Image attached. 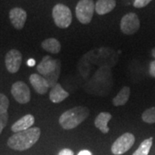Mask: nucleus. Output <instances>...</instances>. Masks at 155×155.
<instances>
[{
	"mask_svg": "<svg viewBox=\"0 0 155 155\" xmlns=\"http://www.w3.org/2000/svg\"><path fill=\"white\" fill-rule=\"evenodd\" d=\"M41 136V129L37 127H30L22 132L15 133L11 136L7 144L16 151H25L32 147Z\"/></svg>",
	"mask_w": 155,
	"mask_h": 155,
	"instance_id": "1",
	"label": "nucleus"
},
{
	"mask_svg": "<svg viewBox=\"0 0 155 155\" xmlns=\"http://www.w3.org/2000/svg\"><path fill=\"white\" fill-rule=\"evenodd\" d=\"M90 115L88 108L84 106H77L65 111L59 118L60 125L66 130L77 127Z\"/></svg>",
	"mask_w": 155,
	"mask_h": 155,
	"instance_id": "2",
	"label": "nucleus"
},
{
	"mask_svg": "<svg viewBox=\"0 0 155 155\" xmlns=\"http://www.w3.org/2000/svg\"><path fill=\"white\" fill-rule=\"evenodd\" d=\"M52 16L57 27L61 28H68L72 20L71 10L65 5L58 4L53 8Z\"/></svg>",
	"mask_w": 155,
	"mask_h": 155,
	"instance_id": "3",
	"label": "nucleus"
},
{
	"mask_svg": "<svg viewBox=\"0 0 155 155\" xmlns=\"http://www.w3.org/2000/svg\"><path fill=\"white\" fill-rule=\"evenodd\" d=\"M95 11L93 0H79L76 6V17L82 24H88L91 22Z\"/></svg>",
	"mask_w": 155,
	"mask_h": 155,
	"instance_id": "4",
	"label": "nucleus"
},
{
	"mask_svg": "<svg viewBox=\"0 0 155 155\" xmlns=\"http://www.w3.org/2000/svg\"><path fill=\"white\" fill-rule=\"evenodd\" d=\"M135 138L131 133H125L116 139L111 146V152L115 155H122L127 153L134 144Z\"/></svg>",
	"mask_w": 155,
	"mask_h": 155,
	"instance_id": "5",
	"label": "nucleus"
},
{
	"mask_svg": "<svg viewBox=\"0 0 155 155\" xmlns=\"http://www.w3.org/2000/svg\"><path fill=\"white\" fill-rule=\"evenodd\" d=\"M11 94L17 103L21 104H28L31 98L30 90L22 81H17L11 86Z\"/></svg>",
	"mask_w": 155,
	"mask_h": 155,
	"instance_id": "6",
	"label": "nucleus"
},
{
	"mask_svg": "<svg viewBox=\"0 0 155 155\" xmlns=\"http://www.w3.org/2000/svg\"><path fill=\"white\" fill-rule=\"evenodd\" d=\"M121 30L125 35H133L140 28V20L135 13H127L123 16L120 23Z\"/></svg>",
	"mask_w": 155,
	"mask_h": 155,
	"instance_id": "7",
	"label": "nucleus"
},
{
	"mask_svg": "<svg viewBox=\"0 0 155 155\" xmlns=\"http://www.w3.org/2000/svg\"><path fill=\"white\" fill-rule=\"evenodd\" d=\"M22 54L17 49L10 50L5 56V67L8 72L16 73L20 69L22 64Z\"/></svg>",
	"mask_w": 155,
	"mask_h": 155,
	"instance_id": "8",
	"label": "nucleus"
},
{
	"mask_svg": "<svg viewBox=\"0 0 155 155\" xmlns=\"http://www.w3.org/2000/svg\"><path fill=\"white\" fill-rule=\"evenodd\" d=\"M11 24L17 29H22L27 20V12L22 8H13L10 11Z\"/></svg>",
	"mask_w": 155,
	"mask_h": 155,
	"instance_id": "9",
	"label": "nucleus"
},
{
	"mask_svg": "<svg viewBox=\"0 0 155 155\" xmlns=\"http://www.w3.org/2000/svg\"><path fill=\"white\" fill-rule=\"evenodd\" d=\"M29 82L38 94H46L48 89L50 88L46 78L40 74H36V73L31 74L29 77Z\"/></svg>",
	"mask_w": 155,
	"mask_h": 155,
	"instance_id": "10",
	"label": "nucleus"
},
{
	"mask_svg": "<svg viewBox=\"0 0 155 155\" xmlns=\"http://www.w3.org/2000/svg\"><path fill=\"white\" fill-rule=\"evenodd\" d=\"M55 67L56 60H53L51 56L47 55L44 56L41 61L39 63V65L36 67V70L38 71L40 75L45 77L53 72Z\"/></svg>",
	"mask_w": 155,
	"mask_h": 155,
	"instance_id": "11",
	"label": "nucleus"
},
{
	"mask_svg": "<svg viewBox=\"0 0 155 155\" xmlns=\"http://www.w3.org/2000/svg\"><path fill=\"white\" fill-rule=\"evenodd\" d=\"M34 123H35V117L32 115L28 114V115L22 116L19 120H17V122L11 126V130L12 132H15V133L22 132L32 127Z\"/></svg>",
	"mask_w": 155,
	"mask_h": 155,
	"instance_id": "12",
	"label": "nucleus"
},
{
	"mask_svg": "<svg viewBox=\"0 0 155 155\" xmlns=\"http://www.w3.org/2000/svg\"><path fill=\"white\" fill-rule=\"evenodd\" d=\"M69 93L61 86V84H56L54 87L51 88L49 92V99L54 104H59L68 97Z\"/></svg>",
	"mask_w": 155,
	"mask_h": 155,
	"instance_id": "13",
	"label": "nucleus"
},
{
	"mask_svg": "<svg viewBox=\"0 0 155 155\" xmlns=\"http://www.w3.org/2000/svg\"><path fill=\"white\" fill-rule=\"evenodd\" d=\"M112 118L110 113L109 112H101L95 119V126L98 128L103 134L109 133L110 127H108V122Z\"/></svg>",
	"mask_w": 155,
	"mask_h": 155,
	"instance_id": "14",
	"label": "nucleus"
},
{
	"mask_svg": "<svg viewBox=\"0 0 155 155\" xmlns=\"http://www.w3.org/2000/svg\"><path fill=\"white\" fill-rule=\"evenodd\" d=\"M116 0H97L95 5V10L98 15H105L115 9Z\"/></svg>",
	"mask_w": 155,
	"mask_h": 155,
	"instance_id": "15",
	"label": "nucleus"
},
{
	"mask_svg": "<svg viewBox=\"0 0 155 155\" xmlns=\"http://www.w3.org/2000/svg\"><path fill=\"white\" fill-rule=\"evenodd\" d=\"M41 47L45 51L48 52L50 54H59L61 49V45L60 41L55 38H48L44 40L41 42Z\"/></svg>",
	"mask_w": 155,
	"mask_h": 155,
	"instance_id": "16",
	"label": "nucleus"
},
{
	"mask_svg": "<svg viewBox=\"0 0 155 155\" xmlns=\"http://www.w3.org/2000/svg\"><path fill=\"white\" fill-rule=\"evenodd\" d=\"M130 97V88L128 86H124L121 89L119 93L112 100L114 106H122L127 104Z\"/></svg>",
	"mask_w": 155,
	"mask_h": 155,
	"instance_id": "17",
	"label": "nucleus"
},
{
	"mask_svg": "<svg viewBox=\"0 0 155 155\" xmlns=\"http://www.w3.org/2000/svg\"><path fill=\"white\" fill-rule=\"evenodd\" d=\"M61 72V63L59 60H56V67L53 72L49 73L48 75L45 76L46 80L48 81V84L49 85L50 88L54 87L56 84H58V79L60 77V74Z\"/></svg>",
	"mask_w": 155,
	"mask_h": 155,
	"instance_id": "18",
	"label": "nucleus"
},
{
	"mask_svg": "<svg viewBox=\"0 0 155 155\" xmlns=\"http://www.w3.org/2000/svg\"><path fill=\"white\" fill-rule=\"evenodd\" d=\"M153 145V138L146 139L139 146L137 150L133 153V155H148L151 147Z\"/></svg>",
	"mask_w": 155,
	"mask_h": 155,
	"instance_id": "19",
	"label": "nucleus"
},
{
	"mask_svg": "<svg viewBox=\"0 0 155 155\" xmlns=\"http://www.w3.org/2000/svg\"><path fill=\"white\" fill-rule=\"evenodd\" d=\"M141 118L147 123H155V106L146 110L142 113Z\"/></svg>",
	"mask_w": 155,
	"mask_h": 155,
	"instance_id": "20",
	"label": "nucleus"
},
{
	"mask_svg": "<svg viewBox=\"0 0 155 155\" xmlns=\"http://www.w3.org/2000/svg\"><path fill=\"white\" fill-rule=\"evenodd\" d=\"M10 101L5 95L0 93V114L6 113L9 108Z\"/></svg>",
	"mask_w": 155,
	"mask_h": 155,
	"instance_id": "21",
	"label": "nucleus"
},
{
	"mask_svg": "<svg viewBox=\"0 0 155 155\" xmlns=\"http://www.w3.org/2000/svg\"><path fill=\"white\" fill-rule=\"evenodd\" d=\"M9 116H8V112L4 113V114H0V134L2 133L3 129L5 127L8 122Z\"/></svg>",
	"mask_w": 155,
	"mask_h": 155,
	"instance_id": "22",
	"label": "nucleus"
},
{
	"mask_svg": "<svg viewBox=\"0 0 155 155\" xmlns=\"http://www.w3.org/2000/svg\"><path fill=\"white\" fill-rule=\"evenodd\" d=\"M152 0H134V6L135 8H143L147 6Z\"/></svg>",
	"mask_w": 155,
	"mask_h": 155,
	"instance_id": "23",
	"label": "nucleus"
},
{
	"mask_svg": "<svg viewBox=\"0 0 155 155\" xmlns=\"http://www.w3.org/2000/svg\"><path fill=\"white\" fill-rule=\"evenodd\" d=\"M149 73L152 77L155 78V61H153L150 63Z\"/></svg>",
	"mask_w": 155,
	"mask_h": 155,
	"instance_id": "24",
	"label": "nucleus"
},
{
	"mask_svg": "<svg viewBox=\"0 0 155 155\" xmlns=\"http://www.w3.org/2000/svg\"><path fill=\"white\" fill-rule=\"evenodd\" d=\"M59 155H74L73 152L69 148H64L59 153Z\"/></svg>",
	"mask_w": 155,
	"mask_h": 155,
	"instance_id": "25",
	"label": "nucleus"
},
{
	"mask_svg": "<svg viewBox=\"0 0 155 155\" xmlns=\"http://www.w3.org/2000/svg\"><path fill=\"white\" fill-rule=\"evenodd\" d=\"M78 155H92L91 154V153L88 151V150H82V151H80Z\"/></svg>",
	"mask_w": 155,
	"mask_h": 155,
	"instance_id": "26",
	"label": "nucleus"
},
{
	"mask_svg": "<svg viewBox=\"0 0 155 155\" xmlns=\"http://www.w3.org/2000/svg\"><path fill=\"white\" fill-rule=\"evenodd\" d=\"M35 65V61L34 59H29L28 61V67H34Z\"/></svg>",
	"mask_w": 155,
	"mask_h": 155,
	"instance_id": "27",
	"label": "nucleus"
},
{
	"mask_svg": "<svg viewBox=\"0 0 155 155\" xmlns=\"http://www.w3.org/2000/svg\"><path fill=\"white\" fill-rule=\"evenodd\" d=\"M152 55L155 58V48H153V50H152Z\"/></svg>",
	"mask_w": 155,
	"mask_h": 155,
	"instance_id": "28",
	"label": "nucleus"
}]
</instances>
